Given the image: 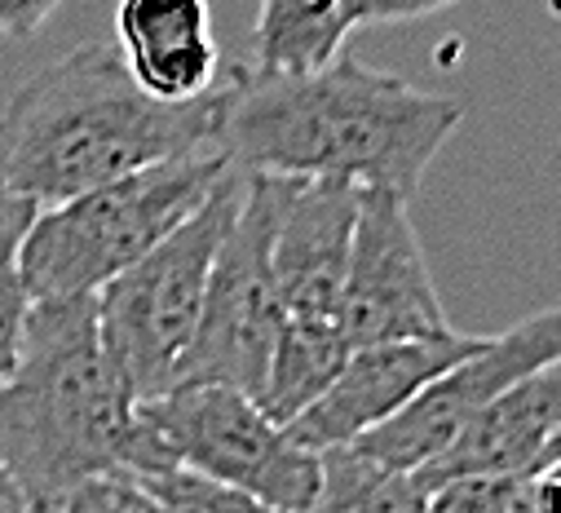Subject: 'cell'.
<instances>
[{"label": "cell", "instance_id": "obj_22", "mask_svg": "<svg viewBox=\"0 0 561 513\" xmlns=\"http://www.w3.org/2000/svg\"><path fill=\"white\" fill-rule=\"evenodd\" d=\"M58 10L62 0H0V41H32Z\"/></svg>", "mask_w": 561, "mask_h": 513}, {"label": "cell", "instance_id": "obj_4", "mask_svg": "<svg viewBox=\"0 0 561 513\" xmlns=\"http://www.w3.org/2000/svg\"><path fill=\"white\" fill-rule=\"evenodd\" d=\"M226 173V156L191 151L41 208L19 248V280L27 297H93L169 230H178Z\"/></svg>", "mask_w": 561, "mask_h": 513}, {"label": "cell", "instance_id": "obj_5", "mask_svg": "<svg viewBox=\"0 0 561 513\" xmlns=\"http://www.w3.org/2000/svg\"><path fill=\"white\" fill-rule=\"evenodd\" d=\"M124 469H195L248 491L274 513H306L323 482V456L293 443L256 399L226 385H173L137 399Z\"/></svg>", "mask_w": 561, "mask_h": 513}, {"label": "cell", "instance_id": "obj_14", "mask_svg": "<svg viewBox=\"0 0 561 513\" xmlns=\"http://www.w3.org/2000/svg\"><path fill=\"white\" fill-rule=\"evenodd\" d=\"M363 23L358 0H256L252 71L310 76L345 54L350 32Z\"/></svg>", "mask_w": 561, "mask_h": 513}, {"label": "cell", "instance_id": "obj_11", "mask_svg": "<svg viewBox=\"0 0 561 513\" xmlns=\"http://www.w3.org/2000/svg\"><path fill=\"white\" fill-rule=\"evenodd\" d=\"M561 452V363L513 380L434 460L411 469L420 491L456 478H522Z\"/></svg>", "mask_w": 561, "mask_h": 513}, {"label": "cell", "instance_id": "obj_3", "mask_svg": "<svg viewBox=\"0 0 561 513\" xmlns=\"http://www.w3.org/2000/svg\"><path fill=\"white\" fill-rule=\"evenodd\" d=\"M133 403L102 345L93 297L32 301L19 363L0 385V469L32 513L89 474L124 469Z\"/></svg>", "mask_w": 561, "mask_h": 513}, {"label": "cell", "instance_id": "obj_2", "mask_svg": "<svg viewBox=\"0 0 561 513\" xmlns=\"http://www.w3.org/2000/svg\"><path fill=\"white\" fill-rule=\"evenodd\" d=\"M213 128L217 89L182 106L156 102L115 45H80L0 111V178L36 208H54L160 160L213 151Z\"/></svg>", "mask_w": 561, "mask_h": 513}, {"label": "cell", "instance_id": "obj_10", "mask_svg": "<svg viewBox=\"0 0 561 513\" xmlns=\"http://www.w3.org/2000/svg\"><path fill=\"white\" fill-rule=\"evenodd\" d=\"M482 345V337L443 332V337H411V341H380L350 350L345 367L323 390L314 408H306L293 425V443L323 456L336 447H350L358 434L376 430L393 412H402L434 376H443L451 363L469 358Z\"/></svg>", "mask_w": 561, "mask_h": 513}, {"label": "cell", "instance_id": "obj_15", "mask_svg": "<svg viewBox=\"0 0 561 513\" xmlns=\"http://www.w3.org/2000/svg\"><path fill=\"white\" fill-rule=\"evenodd\" d=\"M350 358V341L336 319H306L288 315L278 328V341L270 350V367L261 380L256 408L274 425H293L306 408L323 399V390L336 380V372Z\"/></svg>", "mask_w": 561, "mask_h": 513}, {"label": "cell", "instance_id": "obj_23", "mask_svg": "<svg viewBox=\"0 0 561 513\" xmlns=\"http://www.w3.org/2000/svg\"><path fill=\"white\" fill-rule=\"evenodd\" d=\"M456 5V0H358L363 23H407V19H425Z\"/></svg>", "mask_w": 561, "mask_h": 513}, {"label": "cell", "instance_id": "obj_20", "mask_svg": "<svg viewBox=\"0 0 561 513\" xmlns=\"http://www.w3.org/2000/svg\"><path fill=\"white\" fill-rule=\"evenodd\" d=\"M27 315H32V297H27L23 280H19V266L0 271V385L10 380V372L19 363Z\"/></svg>", "mask_w": 561, "mask_h": 513}, {"label": "cell", "instance_id": "obj_24", "mask_svg": "<svg viewBox=\"0 0 561 513\" xmlns=\"http://www.w3.org/2000/svg\"><path fill=\"white\" fill-rule=\"evenodd\" d=\"M0 513H32V504H27V495L19 491V482L0 469Z\"/></svg>", "mask_w": 561, "mask_h": 513}, {"label": "cell", "instance_id": "obj_25", "mask_svg": "<svg viewBox=\"0 0 561 513\" xmlns=\"http://www.w3.org/2000/svg\"><path fill=\"white\" fill-rule=\"evenodd\" d=\"M500 513H539L535 500H530V474L513 482V491H508V500L500 504Z\"/></svg>", "mask_w": 561, "mask_h": 513}, {"label": "cell", "instance_id": "obj_7", "mask_svg": "<svg viewBox=\"0 0 561 513\" xmlns=\"http://www.w3.org/2000/svg\"><path fill=\"white\" fill-rule=\"evenodd\" d=\"M288 182L293 178L243 173V195L217 248L204 310L173 372V385H226V390H239L248 399L261 395L270 350L288 319L270 271V235L278 208H284Z\"/></svg>", "mask_w": 561, "mask_h": 513}, {"label": "cell", "instance_id": "obj_13", "mask_svg": "<svg viewBox=\"0 0 561 513\" xmlns=\"http://www.w3.org/2000/svg\"><path fill=\"white\" fill-rule=\"evenodd\" d=\"M115 36L124 71L156 102H199L221 80L208 0H119Z\"/></svg>", "mask_w": 561, "mask_h": 513}, {"label": "cell", "instance_id": "obj_21", "mask_svg": "<svg viewBox=\"0 0 561 513\" xmlns=\"http://www.w3.org/2000/svg\"><path fill=\"white\" fill-rule=\"evenodd\" d=\"M36 204L27 195H19L5 178H0V271H14L19 266V248L36 221Z\"/></svg>", "mask_w": 561, "mask_h": 513}, {"label": "cell", "instance_id": "obj_12", "mask_svg": "<svg viewBox=\"0 0 561 513\" xmlns=\"http://www.w3.org/2000/svg\"><path fill=\"white\" fill-rule=\"evenodd\" d=\"M358 217V186L341 182H288L270 235V271L284 315L336 319L350 239Z\"/></svg>", "mask_w": 561, "mask_h": 513}, {"label": "cell", "instance_id": "obj_19", "mask_svg": "<svg viewBox=\"0 0 561 513\" xmlns=\"http://www.w3.org/2000/svg\"><path fill=\"white\" fill-rule=\"evenodd\" d=\"M526 478V474H522ZM517 478H456L430 491L425 513H500Z\"/></svg>", "mask_w": 561, "mask_h": 513}, {"label": "cell", "instance_id": "obj_16", "mask_svg": "<svg viewBox=\"0 0 561 513\" xmlns=\"http://www.w3.org/2000/svg\"><path fill=\"white\" fill-rule=\"evenodd\" d=\"M430 491H420L411 474L380 469L367 456L336 447L323 452V482L306 513H425Z\"/></svg>", "mask_w": 561, "mask_h": 513}, {"label": "cell", "instance_id": "obj_17", "mask_svg": "<svg viewBox=\"0 0 561 513\" xmlns=\"http://www.w3.org/2000/svg\"><path fill=\"white\" fill-rule=\"evenodd\" d=\"M137 478L147 482V491L160 500L164 513H274L270 504L252 500L248 491L204 478L195 469H151Z\"/></svg>", "mask_w": 561, "mask_h": 513}, {"label": "cell", "instance_id": "obj_8", "mask_svg": "<svg viewBox=\"0 0 561 513\" xmlns=\"http://www.w3.org/2000/svg\"><path fill=\"white\" fill-rule=\"evenodd\" d=\"M557 358H561V315L539 310L500 337H482V345L469 358H460L443 376H434L402 412H393L376 430L358 434L350 443V452L367 456L380 469L411 474L425 460H434L513 380H522Z\"/></svg>", "mask_w": 561, "mask_h": 513}, {"label": "cell", "instance_id": "obj_6", "mask_svg": "<svg viewBox=\"0 0 561 513\" xmlns=\"http://www.w3.org/2000/svg\"><path fill=\"white\" fill-rule=\"evenodd\" d=\"M239 195L243 173L230 169L178 230H169L151 252H142L128 271L93 293L102 345L137 399H151L173 385V372L195 337L208 275Z\"/></svg>", "mask_w": 561, "mask_h": 513}, {"label": "cell", "instance_id": "obj_9", "mask_svg": "<svg viewBox=\"0 0 561 513\" xmlns=\"http://www.w3.org/2000/svg\"><path fill=\"white\" fill-rule=\"evenodd\" d=\"M336 323L350 350L451 332L407 195L380 186L358 191V217H354Z\"/></svg>", "mask_w": 561, "mask_h": 513}, {"label": "cell", "instance_id": "obj_1", "mask_svg": "<svg viewBox=\"0 0 561 513\" xmlns=\"http://www.w3.org/2000/svg\"><path fill=\"white\" fill-rule=\"evenodd\" d=\"M465 106L350 54L310 76L226 67L217 80L213 151L234 173L380 186L411 200Z\"/></svg>", "mask_w": 561, "mask_h": 513}, {"label": "cell", "instance_id": "obj_18", "mask_svg": "<svg viewBox=\"0 0 561 513\" xmlns=\"http://www.w3.org/2000/svg\"><path fill=\"white\" fill-rule=\"evenodd\" d=\"M36 513H164V509L133 469H102L67 487L54 504Z\"/></svg>", "mask_w": 561, "mask_h": 513}]
</instances>
